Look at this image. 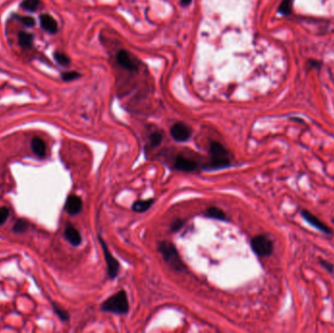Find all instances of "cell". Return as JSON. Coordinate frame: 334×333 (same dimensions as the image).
<instances>
[{
  "mask_svg": "<svg viewBox=\"0 0 334 333\" xmlns=\"http://www.w3.org/2000/svg\"><path fill=\"white\" fill-rule=\"evenodd\" d=\"M210 160L207 165L203 166L204 170H218L231 166L230 152L219 142L212 141L209 147Z\"/></svg>",
  "mask_w": 334,
  "mask_h": 333,
  "instance_id": "obj_1",
  "label": "cell"
},
{
  "mask_svg": "<svg viewBox=\"0 0 334 333\" xmlns=\"http://www.w3.org/2000/svg\"><path fill=\"white\" fill-rule=\"evenodd\" d=\"M101 310L116 315L127 314L129 311V302L126 292L124 290H120L114 295L109 297L102 303Z\"/></svg>",
  "mask_w": 334,
  "mask_h": 333,
  "instance_id": "obj_2",
  "label": "cell"
},
{
  "mask_svg": "<svg viewBox=\"0 0 334 333\" xmlns=\"http://www.w3.org/2000/svg\"><path fill=\"white\" fill-rule=\"evenodd\" d=\"M159 251L163 255L164 260L167 265L176 272H181L186 269V266L181 259L178 251L173 244L169 242H161L159 245Z\"/></svg>",
  "mask_w": 334,
  "mask_h": 333,
  "instance_id": "obj_3",
  "label": "cell"
},
{
  "mask_svg": "<svg viewBox=\"0 0 334 333\" xmlns=\"http://www.w3.org/2000/svg\"><path fill=\"white\" fill-rule=\"evenodd\" d=\"M250 245L253 252L260 257L270 256L274 250L273 242L265 235L254 237L251 240Z\"/></svg>",
  "mask_w": 334,
  "mask_h": 333,
  "instance_id": "obj_4",
  "label": "cell"
},
{
  "mask_svg": "<svg viewBox=\"0 0 334 333\" xmlns=\"http://www.w3.org/2000/svg\"><path fill=\"white\" fill-rule=\"evenodd\" d=\"M99 242L101 244L102 250H103V252H104V257H105V260H106V263H107L108 274H109L110 278L111 279H113V278H115L117 277L118 272H119L118 261L111 255V253L110 252V250L108 249L107 244L105 243V241L101 237H99Z\"/></svg>",
  "mask_w": 334,
  "mask_h": 333,
  "instance_id": "obj_5",
  "label": "cell"
},
{
  "mask_svg": "<svg viewBox=\"0 0 334 333\" xmlns=\"http://www.w3.org/2000/svg\"><path fill=\"white\" fill-rule=\"evenodd\" d=\"M170 135L177 142H186L192 136V128L184 122H177L172 125Z\"/></svg>",
  "mask_w": 334,
  "mask_h": 333,
  "instance_id": "obj_6",
  "label": "cell"
},
{
  "mask_svg": "<svg viewBox=\"0 0 334 333\" xmlns=\"http://www.w3.org/2000/svg\"><path fill=\"white\" fill-rule=\"evenodd\" d=\"M116 61L120 67L127 71L135 72L138 70V64L136 59L126 50H120L117 52Z\"/></svg>",
  "mask_w": 334,
  "mask_h": 333,
  "instance_id": "obj_7",
  "label": "cell"
},
{
  "mask_svg": "<svg viewBox=\"0 0 334 333\" xmlns=\"http://www.w3.org/2000/svg\"><path fill=\"white\" fill-rule=\"evenodd\" d=\"M302 217L313 227H315L316 229L320 230L321 232L325 233V234H329L332 235L333 231L330 227H328L326 224H324V222H322L318 217H316L314 214H312L310 211L308 210H302L301 211Z\"/></svg>",
  "mask_w": 334,
  "mask_h": 333,
  "instance_id": "obj_8",
  "label": "cell"
},
{
  "mask_svg": "<svg viewBox=\"0 0 334 333\" xmlns=\"http://www.w3.org/2000/svg\"><path fill=\"white\" fill-rule=\"evenodd\" d=\"M197 167H198L197 164L195 162H194L193 160L183 155L177 156L174 161V168L176 170H180L184 172H192V171L196 170Z\"/></svg>",
  "mask_w": 334,
  "mask_h": 333,
  "instance_id": "obj_9",
  "label": "cell"
},
{
  "mask_svg": "<svg viewBox=\"0 0 334 333\" xmlns=\"http://www.w3.org/2000/svg\"><path fill=\"white\" fill-rule=\"evenodd\" d=\"M66 211L71 215H77L79 214L83 209V200L80 196L76 194H72L67 198L66 205H65Z\"/></svg>",
  "mask_w": 334,
  "mask_h": 333,
  "instance_id": "obj_10",
  "label": "cell"
},
{
  "mask_svg": "<svg viewBox=\"0 0 334 333\" xmlns=\"http://www.w3.org/2000/svg\"><path fill=\"white\" fill-rule=\"evenodd\" d=\"M39 23L41 28L50 33H56L58 30L57 21L49 14H41L39 17Z\"/></svg>",
  "mask_w": 334,
  "mask_h": 333,
  "instance_id": "obj_11",
  "label": "cell"
},
{
  "mask_svg": "<svg viewBox=\"0 0 334 333\" xmlns=\"http://www.w3.org/2000/svg\"><path fill=\"white\" fill-rule=\"evenodd\" d=\"M65 237L70 242V244L74 247H79L82 244V236L80 232L73 226H67L65 230Z\"/></svg>",
  "mask_w": 334,
  "mask_h": 333,
  "instance_id": "obj_12",
  "label": "cell"
},
{
  "mask_svg": "<svg viewBox=\"0 0 334 333\" xmlns=\"http://www.w3.org/2000/svg\"><path fill=\"white\" fill-rule=\"evenodd\" d=\"M31 149L35 156H37L40 159L44 158L45 153H46V147H45V143L43 140L37 137L33 138L31 141Z\"/></svg>",
  "mask_w": 334,
  "mask_h": 333,
  "instance_id": "obj_13",
  "label": "cell"
},
{
  "mask_svg": "<svg viewBox=\"0 0 334 333\" xmlns=\"http://www.w3.org/2000/svg\"><path fill=\"white\" fill-rule=\"evenodd\" d=\"M19 39V44L21 47L26 48V49H30L33 45V40L34 36L32 33L26 32V31H21L18 36Z\"/></svg>",
  "mask_w": 334,
  "mask_h": 333,
  "instance_id": "obj_14",
  "label": "cell"
},
{
  "mask_svg": "<svg viewBox=\"0 0 334 333\" xmlns=\"http://www.w3.org/2000/svg\"><path fill=\"white\" fill-rule=\"evenodd\" d=\"M205 216L208 218H212V219H216V220H221V221H229L226 213L220 209L219 207L216 206H211L209 207L206 212H205Z\"/></svg>",
  "mask_w": 334,
  "mask_h": 333,
  "instance_id": "obj_15",
  "label": "cell"
},
{
  "mask_svg": "<svg viewBox=\"0 0 334 333\" xmlns=\"http://www.w3.org/2000/svg\"><path fill=\"white\" fill-rule=\"evenodd\" d=\"M155 203V199L154 198H150L147 200H138L135 201L132 205V210L138 213H143L146 212L147 210H149L151 208V206Z\"/></svg>",
  "mask_w": 334,
  "mask_h": 333,
  "instance_id": "obj_16",
  "label": "cell"
},
{
  "mask_svg": "<svg viewBox=\"0 0 334 333\" xmlns=\"http://www.w3.org/2000/svg\"><path fill=\"white\" fill-rule=\"evenodd\" d=\"M163 139H164V136H163L162 132L156 131V132L152 133L149 137V146L151 148H157L162 144Z\"/></svg>",
  "mask_w": 334,
  "mask_h": 333,
  "instance_id": "obj_17",
  "label": "cell"
},
{
  "mask_svg": "<svg viewBox=\"0 0 334 333\" xmlns=\"http://www.w3.org/2000/svg\"><path fill=\"white\" fill-rule=\"evenodd\" d=\"M40 4V0H24L21 4L22 8L26 11L34 12Z\"/></svg>",
  "mask_w": 334,
  "mask_h": 333,
  "instance_id": "obj_18",
  "label": "cell"
},
{
  "mask_svg": "<svg viewBox=\"0 0 334 333\" xmlns=\"http://www.w3.org/2000/svg\"><path fill=\"white\" fill-rule=\"evenodd\" d=\"M54 58H55L56 62L59 65L64 66V67H68L70 65V63H71L70 58L65 53H62V52H55L54 53Z\"/></svg>",
  "mask_w": 334,
  "mask_h": 333,
  "instance_id": "obj_19",
  "label": "cell"
},
{
  "mask_svg": "<svg viewBox=\"0 0 334 333\" xmlns=\"http://www.w3.org/2000/svg\"><path fill=\"white\" fill-rule=\"evenodd\" d=\"M292 4L293 0H282L281 4L279 5L278 12L282 15H288L292 11Z\"/></svg>",
  "mask_w": 334,
  "mask_h": 333,
  "instance_id": "obj_20",
  "label": "cell"
},
{
  "mask_svg": "<svg viewBox=\"0 0 334 333\" xmlns=\"http://www.w3.org/2000/svg\"><path fill=\"white\" fill-rule=\"evenodd\" d=\"M79 78H81V74H79L78 72H67V73L62 74V80L67 83L76 81Z\"/></svg>",
  "mask_w": 334,
  "mask_h": 333,
  "instance_id": "obj_21",
  "label": "cell"
},
{
  "mask_svg": "<svg viewBox=\"0 0 334 333\" xmlns=\"http://www.w3.org/2000/svg\"><path fill=\"white\" fill-rule=\"evenodd\" d=\"M17 19L19 22H21L24 26L28 28H32L35 25V20L31 17H26V16H17Z\"/></svg>",
  "mask_w": 334,
  "mask_h": 333,
  "instance_id": "obj_22",
  "label": "cell"
},
{
  "mask_svg": "<svg viewBox=\"0 0 334 333\" xmlns=\"http://www.w3.org/2000/svg\"><path fill=\"white\" fill-rule=\"evenodd\" d=\"M28 228V223L25 220H18L13 228L14 232L16 233H22V232H25L27 229Z\"/></svg>",
  "mask_w": 334,
  "mask_h": 333,
  "instance_id": "obj_23",
  "label": "cell"
},
{
  "mask_svg": "<svg viewBox=\"0 0 334 333\" xmlns=\"http://www.w3.org/2000/svg\"><path fill=\"white\" fill-rule=\"evenodd\" d=\"M9 208L5 207V206H2L0 207V225H2L9 217Z\"/></svg>",
  "mask_w": 334,
  "mask_h": 333,
  "instance_id": "obj_24",
  "label": "cell"
},
{
  "mask_svg": "<svg viewBox=\"0 0 334 333\" xmlns=\"http://www.w3.org/2000/svg\"><path fill=\"white\" fill-rule=\"evenodd\" d=\"M54 308H55V312L57 313V315L60 317L61 320H63V321H68L69 320V318H70L69 314L65 310H63V309H61V308H59L57 306H54Z\"/></svg>",
  "mask_w": 334,
  "mask_h": 333,
  "instance_id": "obj_25",
  "label": "cell"
},
{
  "mask_svg": "<svg viewBox=\"0 0 334 333\" xmlns=\"http://www.w3.org/2000/svg\"><path fill=\"white\" fill-rule=\"evenodd\" d=\"M183 226H184V221H182V220H177V221H175V222L172 224L171 230H172L173 232H177V231H179Z\"/></svg>",
  "mask_w": 334,
  "mask_h": 333,
  "instance_id": "obj_26",
  "label": "cell"
},
{
  "mask_svg": "<svg viewBox=\"0 0 334 333\" xmlns=\"http://www.w3.org/2000/svg\"><path fill=\"white\" fill-rule=\"evenodd\" d=\"M321 264H322V266H323L326 270H328L330 273H333V272H334V267L332 263H330V262H328V261H325V260H321Z\"/></svg>",
  "mask_w": 334,
  "mask_h": 333,
  "instance_id": "obj_27",
  "label": "cell"
},
{
  "mask_svg": "<svg viewBox=\"0 0 334 333\" xmlns=\"http://www.w3.org/2000/svg\"><path fill=\"white\" fill-rule=\"evenodd\" d=\"M321 62H319V61H315V60H311V61H309V65L312 67V68H314V69H320L321 68Z\"/></svg>",
  "mask_w": 334,
  "mask_h": 333,
  "instance_id": "obj_28",
  "label": "cell"
},
{
  "mask_svg": "<svg viewBox=\"0 0 334 333\" xmlns=\"http://www.w3.org/2000/svg\"><path fill=\"white\" fill-rule=\"evenodd\" d=\"M192 3V0H181V4L183 5V6H188V5H190Z\"/></svg>",
  "mask_w": 334,
  "mask_h": 333,
  "instance_id": "obj_29",
  "label": "cell"
}]
</instances>
